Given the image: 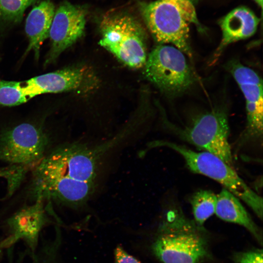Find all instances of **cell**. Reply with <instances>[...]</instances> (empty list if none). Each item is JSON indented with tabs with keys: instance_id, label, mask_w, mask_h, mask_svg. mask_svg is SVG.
Returning <instances> with one entry per match:
<instances>
[{
	"instance_id": "cell-1",
	"label": "cell",
	"mask_w": 263,
	"mask_h": 263,
	"mask_svg": "<svg viewBox=\"0 0 263 263\" xmlns=\"http://www.w3.org/2000/svg\"><path fill=\"white\" fill-rule=\"evenodd\" d=\"M140 10L156 42L173 45L192 58L189 26L193 24L200 31L203 29L190 0H155L141 3Z\"/></svg>"
},
{
	"instance_id": "cell-2",
	"label": "cell",
	"mask_w": 263,
	"mask_h": 263,
	"mask_svg": "<svg viewBox=\"0 0 263 263\" xmlns=\"http://www.w3.org/2000/svg\"><path fill=\"white\" fill-rule=\"evenodd\" d=\"M195 223L181 208L169 210L154 241L152 249L163 263H198L207 254L206 240Z\"/></svg>"
},
{
	"instance_id": "cell-3",
	"label": "cell",
	"mask_w": 263,
	"mask_h": 263,
	"mask_svg": "<svg viewBox=\"0 0 263 263\" xmlns=\"http://www.w3.org/2000/svg\"><path fill=\"white\" fill-rule=\"evenodd\" d=\"M104 154L100 145L65 143L47 152L33 169L32 177H64L96 184Z\"/></svg>"
},
{
	"instance_id": "cell-4",
	"label": "cell",
	"mask_w": 263,
	"mask_h": 263,
	"mask_svg": "<svg viewBox=\"0 0 263 263\" xmlns=\"http://www.w3.org/2000/svg\"><path fill=\"white\" fill-rule=\"evenodd\" d=\"M153 147H165L180 154L188 168L218 182L238 198L244 201L263 218V199L251 189L238 175L233 167L217 155L205 151H196L178 143L164 140L153 142Z\"/></svg>"
},
{
	"instance_id": "cell-5",
	"label": "cell",
	"mask_w": 263,
	"mask_h": 263,
	"mask_svg": "<svg viewBox=\"0 0 263 263\" xmlns=\"http://www.w3.org/2000/svg\"><path fill=\"white\" fill-rule=\"evenodd\" d=\"M99 44L132 68H144L147 56L146 37L140 23L127 14L105 16L100 24Z\"/></svg>"
},
{
	"instance_id": "cell-6",
	"label": "cell",
	"mask_w": 263,
	"mask_h": 263,
	"mask_svg": "<svg viewBox=\"0 0 263 263\" xmlns=\"http://www.w3.org/2000/svg\"><path fill=\"white\" fill-rule=\"evenodd\" d=\"M168 124L173 133L182 140L217 155L233 167L228 114L224 107H215L198 114L181 127Z\"/></svg>"
},
{
	"instance_id": "cell-7",
	"label": "cell",
	"mask_w": 263,
	"mask_h": 263,
	"mask_svg": "<svg viewBox=\"0 0 263 263\" xmlns=\"http://www.w3.org/2000/svg\"><path fill=\"white\" fill-rule=\"evenodd\" d=\"M185 55L173 45L159 44L148 56L144 67L146 77L170 97L181 95L196 80Z\"/></svg>"
},
{
	"instance_id": "cell-8",
	"label": "cell",
	"mask_w": 263,
	"mask_h": 263,
	"mask_svg": "<svg viewBox=\"0 0 263 263\" xmlns=\"http://www.w3.org/2000/svg\"><path fill=\"white\" fill-rule=\"evenodd\" d=\"M49 143L40 126L19 124L0 133V160L27 169L34 168L47 153Z\"/></svg>"
},
{
	"instance_id": "cell-9",
	"label": "cell",
	"mask_w": 263,
	"mask_h": 263,
	"mask_svg": "<svg viewBox=\"0 0 263 263\" xmlns=\"http://www.w3.org/2000/svg\"><path fill=\"white\" fill-rule=\"evenodd\" d=\"M98 82L91 68L78 65L38 75L22 83L26 94L31 99L46 93H88L96 87Z\"/></svg>"
},
{
	"instance_id": "cell-10",
	"label": "cell",
	"mask_w": 263,
	"mask_h": 263,
	"mask_svg": "<svg viewBox=\"0 0 263 263\" xmlns=\"http://www.w3.org/2000/svg\"><path fill=\"white\" fill-rule=\"evenodd\" d=\"M226 68L242 92L245 101L246 125L243 139H261L263 130V80L254 70L236 60L229 61Z\"/></svg>"
},
{
	"instance_id": "cell-11",
	"label": "cell",
	"mask_w": 263,
	"mask_h": 263,
	"mask_svg": "<svg viewBox=\"0 0 263 263\" xmlns=\"http://www.w3.org/2000/svg\"><path fill=\"white\" fill-rule=\"evenodd\" d=\"M87 14L84 7L67 1L62 2L56 9L49 33L51 46L45 66L55 62L63 52L83 35Z\"/></svg>"
},
{
	"instance_id": "cell-12",
	"label": "cell",
	"mask_w": 263,
	"mask_h": 263,
	"mask_svg": "<svg viewBox=\"0 0 263 263\" xmlns=\"http://www.w3.org/2000/svg\"><path fill=\"white\" fill-rule=\"evenodd\" d=\"M96 184L68 177L33 178L29 196L38 199L54 201L64 206L77 208L86 205L95 192Z\"/></svg>"
},
{
	"instance_id": "cell-13",
	"label": "cell",
	"mask_w": 263,
	"mask_h": 263,
	"mask_svg": "<svg viewBox=\"0 0 263 263\" xmlns=\"http://www.w3.org/2000/svg\"><path fill=\"white\" fill-rule=\"evenodd\" d=\"M50 221L45 201L38 199L15 212L6 221L9 236L0 244V248L23 240L31 252L38 247L41 231Z\"/></svg>"
},
{
	"instance_id": "cell-14",
	"label": "cell",
	"mask_w": 263,
	"mask_h": 263,
	"mask_svg": "<svg viewBox=\"0 0 263 263\" xmlns=\"http://www.w3.org/2000/svg\"><path fill=\"white\" fill-rule=\"evenodd\" d=\"M259 22L260 19L252 10L244 6L237 7L222 18L219 22L222 38L209 60V64L215 63L230 44L252 36Z\"/></svg>"
},
{
	"instance_id": "cell-15",
	"label": "cell",
	"mask_w": 263,
	"mask_h": 263,
	"mask_svg": "<svg viewBox=\"0 0 263 263\" xmlns=\"http://www.w3.org/2000/svg\"><path fill=\"white\" fill-rule=\"evenodd\" d=\"M55 11V6L51 0H43L28 14L25 31L29 43L25 55L32 51L36 59H38L41 46L48 38Z\"/></svg>"
},
{
	"instance_id": "cell-16",
	"label": "cell",
	"mask_w": 263,
	"mask_h": 263,
	"mask_svg": "<svg viewBox=\"0 0 263 263\" xmlns=\"http://www.w3.org/2000/svg\"><path fill=\"white\" fill-rule=\"evenodd\" d=\"M215 213L221 220L244 226L262 243V236L258 227L238 198L225 188L217 195Z\"/></svg>"
},
{
	"instance_id": "cell-17",
	"label": "cell",
	"mask_w": 263,
	"mask_h": 263,
	"mask_svg": "<svg viewBox=\"0 0 263 263\" xmlns=\"http://www.w3.org/2000/svg\"><path fill=\"white\" fill-rule=\"evenodd\" d=\"M189 201L195 223L199 226L215 213L217 195L210 190L197 191L192 195Z\"/></svg>"
},
{
	"instance_id": "cell-18",
	"label": "cell",
	"mask_w": 263,
	"mask_h": 263,
	"mask_svg": "<svg viewBox=\"0 0 263 263\" xmlns=\"http://www.w3.org/2000/svg\"><path fill=\"white\" fill-rule=\"evenodd\" d=\"M37 0H0V24L12 25L21 21L26 9Z\"/></svg>"
},
{
	"instance_id": "cell-19",
	"label": "cell",
	"mask_w": 263,
	"mask_h": 263,
	"mask_svg": "<svg viewBox=\"0 0 263 263\" xmlns=\"http://www.w3.org/2000/svg\"><path fill=\"white\" fill-rule=\"evenodd\" d=\"M29 99L22 82L0 79V107L17 106Z\"/></svg>"
},
{
	"instance_id": "cell-20",
	"label": "cell",
	"mask_w": 263,
	"mask_h": 263,
	"mask_svg": "<svg viewBox=\"0 0 263 263\" xmlns=\"http://www.w3.org/2000/svg\"><path fill=\"white\" fill-rule=\"evenodd\" d=\"M234 259L237 263H263L262 250L237 253Z\"/></svg>"
},
{
	"instance_id": "cell-21",
	"label": "cell",
	"mask_w": 263,
	"mask_h": 263,
	"mask_svg": "<svg viewBox=\"0 0 263 263\" xmlns=\"http://www.w3.org/2000/svg\"><path fill=\"white\" fill-rule=\"evenodd\" d=\"M114 255L115 263H140L135 258L129 254L119 245L116 247Z\"/></svg>"
},
{
	"instance_id": "cell-22",
	"label": "cell",
	"mask_w": 263,
	"mask_h": 263,
	"mask_svg": "<svg viewBox=\"0 0 263 263\" xmlns=\"http://www.w3.org/2000/svg\"><path fill=\"white\" fill-rule=\"evenodd\" d=\"M254 1L260 6H263V0H254Z\"/></svg>"
},
{
	"instance_id": "cell-23",
	"label": "cell",
	"mask_w": 263,
	"mask_h": 263,
	"mask_svg": "<svg viewBox=\"0 0 263 263\" xmlns=\"http://www.w3.org/2000/svg\"><path fill=\"white\" fill-rule=\"evenodd\" d=\"M1 256V251L0 250V260Z\"/></svg>"
}]
</instances>
